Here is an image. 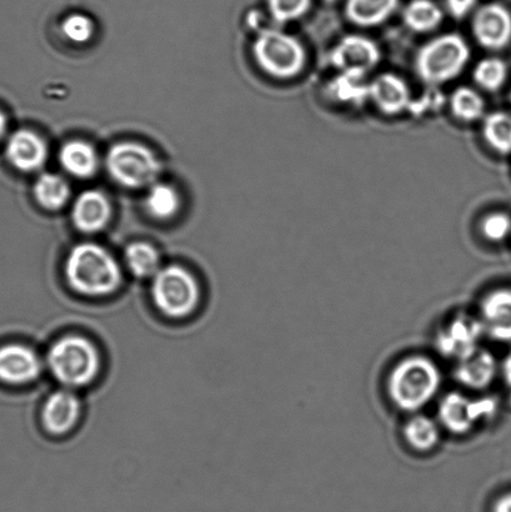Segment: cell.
Returning <instances> with one entry per match:
<instances>
[{
  "label": "cell",
  "mask_w": 511,
  "mask_h": 512,
  "mask_svg": "<svg viewBox=\"0 0 511 512\" xmlns=\"http://www.w3.org/2000/svg\"><path fill=\"white\" fill-rule=\"evenodd\" d=\"M70 288L87 298H107L122 286V268L107 249L94 243L75 245L64 265Z\"/></svg>",
  "instance_id": "1"
},
{
  "label": "cell",
  "mask_w": 511,
  "mask_h": 512,
  "mask_svg": "<svg viewBox=\"0 0 511 512\" xmlns=\"http://www.w3.org/2000/svg\"><path fill=\"white\" fill-rule=\"evenodd\" d=\"M49 373L63 388L77 390L97 380L102 371V354L85 336L70 334L55 340L45 358Z\"/></svg>",
  "instance_id": "2"
},
{
  "label": "cell",
  "mask_w": 511,
  "mask_h": 512,
  "mask_svg": "<svg viewBox=\"0 0 511 512\" xmlns=\"http://www.w3.org/2000/svg\"><path fill=\"white\" fill-rule=\"evenodd\" d=\"M442 374L427 356L413 355L394 366L388 379V393L393 404L405 413H415L438 394Z\"/></svg>",
  "instance_id": "3"
},
{
  "label": "cell",
  "mask_w": 511,
  "mask_h": 512,
  "mask_svg": "<svg viewBox=\"0 0 511 512\" xmlns=\"http://www.w3.org/2000/svg\"><path fill=\"white\" fill-rule=\"evenodd\" d=\"M153 304L167 318H188L199 308L202 289L192 271L180 265L164 266L152 279Z\"/></svg>",
  "instance_id": "4"
},
{
  "label": "cell",
  "mask_w": 511,
  "mask_h": 512,
  "mask_svg": "<svg viewBox=\"0 0 511 512\" xmlns=\"http://www.w3.org/2000/svg\"><path fill=\"white\" fill-rule=\"evenodd\" d=\"M472 52L467 40L459 34H443L418 50L415 70L429 85L450 82L467 68Z\"/></svg>",
  "instance_id": "5"
},
{
  "label": "cell",
  "mask_w": 511,
  "mask_h": 512,
  "mask_svg": "<svg viewBox=\"0 0 511 512\" xmlns=\"http://www.w3.org/2000/svg\"><path fill=\"white\" fill-rule=\"evenodd\" d=\"M258 67L269 77L292 79L303 72L307 52L293 35L278 29H264L253 44Z\"/></svg>",
  "instance_id": "6"
},
{
  "label": "cell",
  "mask_w": 511,
  "mask_h": 512,
  "mask_svg": "<svg viewBox=\"0 0 511 512\" xmlns=\"http://www.w3.org/2000/svg\"><path fill=\"white\" fill-rule=\"evenodd\" d=\"M105 164L110 177L130 189L153 185L162 169L152 150L135 142L114 144L109 149Z\"/></svg>",
  "instance_id": "7"
},
{
  "label": "cell",
  "mask_w": 511,
  "mask_h": 512,
  "mask_svg": "<svg viewBox=\"0 0 511 512\" xmlns=\"http://www.w3.org/2000/svg\"><path fill=\"white\" fill-rule=\"evenodd\" d=\"M498 411L497 400L493 398L470 399L459 393H450L439 406L440 423L450 433H470L480 421L492 419Z\"/></svg>",
  "instance_id": "8"
},
{
  "label": "cell",
  "mask_w": 511,
  "mask_h": 512,
  "mask_svg": "<svg viewBox=\"0 0 511 512\" xmlns=\"http://www.w3.org/2000/svg\"><path fill=\"white\" fill-rule=\"evenodd\" d=\"M484 333L482 321L467 314H459L438 331L435 345L445 358L460 361L479 349V341Z\"/></svg>",
  "instance_id": "9"
},
{
  "label": "cell",
  "mask_w": 511,
  "mask_h": 512,
  "mask_svg": "<svg viewBox=\"0 0 511 512\" xmlns=\"http://www.w3.org/2000/svg\"><path fill=\"white\" fill-rule=\"evenodd\" d=\"M45 361L30 346L22 343L0 345V384L27 386L42 375Z\"/></svg>",
  "instance_id": "10"
},
{
  "label": "cell",
  "mask_w": 511,
  "mask_h": 512,
  "mask_svg": "<svg viewBox=\"0 0 511 512\" xmlns=\"http://www.w3.org/2000/svg\"><path fill=\"white\" fill-rule=\"evenodd\" d=\"M382 53L373 39L350 34L339 40L330 53V62L339 72L367 75L380 62Z\"/></svg>",
  "instance_id": "11"
},
{
  "label": "cell",
  "mask_w": 511,
  "mask_h": 512,
  "mask_svg": "<svg viewBox=\"0 0 511 512\" xmlns=\"http://www.w3.org/2000/svg\"><path fill=\"white\" fill-rule=\"evenodd\" d=\"M472 29L483 48L502 50L511 42V13L497 3L483 5L474 13Z\"/></svg>",
  "instance_id": "12"
},
{
  "label": "cell",
  "mask_w": 511,
  "mask_h": 512,
  "mask_svg": "<svg viewBox=\"0 0 511 512\" xmlns=\"http://www.w3.org/2000/svg\"><path fill=\"white\" fill-rule=\"evenodd\" d=\"M83 403L75 390L63 388L48 396L42 408V424L52 435L70 433L79 424Z\"/></svg>",
  "instance_id": "13"
},
{
  "label": "cell",
  "mask_w": 511,
  "mask_h": 512,
  "mask_svg": "<svg viewBox=\"0 0 511 512\" xmlns=\"http://www.w3.org/2000/svg\"><path fill=\"white\" fill-rule=\"evenodd\" d=\"M5 155L15 169L32 173L47 162L48 147L37 133L22 129L9 138Z\"/></svg>",
  "instance_id": "14"
},
{
  "label": "cell",
  "mask_w": 511,
  "mask_h": 512,
  "mask_svg": "<svg viewBox=\"0 0 511 512\" xmlns=\"http://www.w3.org/2000/svg\"><path fill=\"white\" fill-rule=\"evenodd\" d=\"M369 100L385 115L402 114L413 102L407 82L393 73L380 74L369 83Z\"/></svg>",
  "instance_id": "15"
},
{
  "label": "cell",
  "mask_w": 511,
  "mask_h": 512,
  "mask_svg": "<svg viewBox=\"0 0 511 512\" xmlns=\"http://www.w3.org/2000/svg\"><path fill=\"white\" fill-rule=\"evenodd\" d=\"M110 217H112V207L102 192L88 190L75 199L72 220L79 232L98 233L107 227Z\"/></svg>",
  "instance_id": "16"
},
{
  "label": "cell",
  "mask_w": 511,
  "mask_h": 512,
  "mask_svg": "<svg viewBox=\"0 0 511 512\" xmlns=\"http://www.w3.org/2000/svg\"><path fill=\"white\" fill-rule=\"evenodd\" d=\"M480 314L485 333L500 343H511V290H495L485 296Z\"/></svg>",
  "instance_id": "17"
},
{
  "label": "cell",
  "mask_w": 511,
  "mask_h": 512,
  "mask_svg": "<svg viewBox=\"0 0 511 512\" xmlns=\"http://www.w3.org/2000/svg\"><path fill=\"white\" fill-rule=\"evenodd\" d=\"M498 373V364L487 350L478 349L467 359L460 360L455 369L458 383L473 390L487 389Z\"/></svg>",
  "instance_id": "18"
},
{
  "label": "cell",
  "mask_w": 511,
  "mask_h": 512,
  "mask_svg": "<svg viewBox=\"0 0 511 512\" xmlns=\"http://www.w3.org/2000/svg\"><path fill=\"white\" fill-rule=\"evenodd\" d=\"M59 162L65 172L80 179L94 177L99 168L97 150L84 140H70L65 143L60 149Z\"/></svg>",
  "instance_id": "19"
},
{
  "label": "cell",
  "mask_w": 511,
  "mask_h": 512,
  "mask_svg": "<svg viewBox=\"0 0 511 512\" xmlns=\"http://www.w3.org/2000/svg\"><path fill=\"white\" fill-rule=\"evenodd\" d=\"M398 4L399 0H347L345 15L358 27H378L392 17Z\"/></svg>",
  "instance_id": "20"
},
{
  "label": "cell",
  "mask_w": 511,
  "mask_h": 512,
  "mask_svg": "<svg viewBox=\"0 0 511 512\" xmlns=\"http://www.w3.org/2000/svg\"><path fill=\"white\" fill-rule=\"evenodd\" d=\"M33 193L40 207L49 212H57L64 208L70 199V187L67 180L52 173L40 175L34 184Z\"/></svg>",
  "instance_id": "21"
},
{
  "label": "cell",
  "mask_w": 511,
  "mask_h": 512,
  "mask_svg": "<svg viewBox=\"0 0 511 512\" xmlns=\"http://www.w3.org/2000/svg\"><path fill=\"white\" fill-rule=\"evenodd\" d=\"M328 93L334 102L360 105L369 100V83L364 74L340 72L329 83Z\"/></svg>",
  "instance_id": "22"
},
{
  "label": "cell",
  "mask_w": 511,
  "mask_h": 512,
  "mask_svg": "<svg viewBox=\"0 0 511 512\" xmlns=\"http://www.w3.org/2000/svg\"><path fill=\"white\" fill-rule=\"evenodd\" d=\"M443 10L433 0H413L403 12L404 24L415 33H430L443 22Z\"/></svg>",
  "instance_id": "23"
},
{
  "label": "cell",
  "mask_w": 511,
  "mask_h": 512,
  "mask_svg": "<svg viewBox=\"0 0 511 512\" xmlns=\"http://www.w3.org/2000/svg\"><path fill=\"white\" fill-rule=\"evenodd\" d=\"M125 265L135 278H154L162 266L158 250L145 242H135L128 245L124 253Z\"/></svg>",
  "instance_id": "24"
},
{
  "label": "cell",
  "mask_w": 511,
  "mask_h": 512,
  "mask_svg": "<svg viewBox=\"0 0 511 512\" xmlns=\"http://www.w3.org/2000/svg\"><path fill=\"white\" fill-rule=\"evenodd\" d=\"M145 209L150 217L158 220H169L175 217L180 209V197L172 185L154 183L150 185L145 197Z\"/></svg>",
  "instance_id": "25"
},
{
  "label": "cell",
  "mask_w": 511,
  "mask_h": 512,
  "mask_svg": "<svg viewBox=\"0 0 511 512\" xmlns=\"http://www.w3.org/2000/svg\"><path fill=\"white\" fill-rule=\"evenodd\" d=\"M449 103L454 117L460 122L474 123L484 119L485 102L478 90L459 87L450 95Z\"/></svg>",
  "instance_id": "26"
},
{
  "label": "cell",
  "mask_w": 511,
  "mask_h": 512,
  "mask_svg": "<svg viewBox=\"0 0 511 512\" xmlns=\"http://www.w3.org/2000/svg\"><path fill=\"white\" fill-rule=\"evenodd\" d=\"M483 137L499 154H511V114L494 112L483 119Z\"/></svg>",
  "instance_id": "27"
},
{
  "label": "cell",
  "mask_w": 511,
  "mask_h": 512,
  "mask_svg": "<svg viewBox=\"0 0 511 512\" xmlns=\"http://www.w3.org/2000/svg\"><path fill=\"white\" fill-rule=\"evenodd\" d=\"M404 438L414 450L428 453L439 444V428L428 416H414L405 425Z\"/></svg>",
  "instance_id": "28"
},
{
  "label": "cell",
  "mask_w": 511,
  "mask_h": 512,
  "mask_svg": "<svg viewBox=\"0 0 511 512\" xmlns=\"http://www.w3.org/2000/svg\"><path fill=\"white\" fill-rule=\"evenodd\" d=\"M508 64L497 57L484 58L475 65L473 70L474 82L487 92H497L507 82Z\"/></svg>",
  "instance_id": "29"
},
{
  "label": "cell",
  "mask_w": 511,
  "mask_h": 512,
  "mask_svg": "<svg viewBox=\"0 0 511 512\" xmlns=\"http://www.w3.org/2000/svg\"><path fill=\"white\" fill-rule=\"evenodd\" d=\"M312 0H268L270 15L279 24L294 22L304 17Z\"/></svg>",
  "instance_id": "30"
},
{
  "label": "cell",
  "mask_w": 511,
  "mask_h": 512,
  "mask_svg": "<svg viewBox=\"0 0 511 512\" xmlns=\"http://www.w3.org/2000/svg\"><path fill=\"white\" fill-rule=\"evenodd\" d=\"M62 32L70 42L85 44L93 38L95 25L93 20L87 17V15L74 13L64 19Z\"/></svg>",
  "instance_id": "31"
},
{
  "label": "cell",
  "mask_w": 511,
  "mask_h": 512,
  "mask_svg": "<svg viewBox=\"0 0 511 512\" xmlns=\"http://www.w3.org/2000/svg\"><path fill=\"white\" fill-rule=\"evenodd\" d=\"M482 233L489 242H503L511 234V218L500 212L488 214L482 222Z\"/></svg>",
  "instance_id": "32"
},
{
  "label": "cell",
  "mask_w": 511,
  "mask_h": 512,
  "mask_svg": "<svg viewBox=\"0 0 511 512\" xmlns=\"http://www.w3.org/2000/svg\"><path fill=\"white\" fill-rule=\"evenodd\" d=\"M443 102L444 99L442 95L434 92V90H430L429 93L424 94V97L420 102L413 100L412 104H410L409 110L415 114L423 115L424 113L439 109V107H442Z\"/></svg>",
  "instance_id": "33"
},
{
  "label": "cell",
  "mask_w": 511,
  "mask_h": 512,
  "mask_svg": "<svg viewBox=\"0 0 511 512\" xmlns=\"http://www.w3.org/2000/svg\"><path fill=\"white\" fill-rule=\"evenodd\" d=\"M478 0H445V7L454 19L467 18L474 12Z\"/></svg>",
  "instance_id": "34"
},
{
  "label": "cell",
  "mask_w": 511,
  "mask_h": 512,
  "mask_svg": "<svg viewBox=\"0 0 511 512\" xmlns=\"http://www.w3.org/2000/svg\"><path fill=\"white\" fill-rule=\"evenodd\" d=\"M494 512H511V493L502 496L494 505Z\"/></svg>",
  "instance_id": "35"
},
{
  "label": "cell",
  "mask_w": 511,
  "mask_h": 512,
  "mask_svg": "<svg viewBox=\"0 0 511 512\" xmlns=\"http://www.w3.org/2000/svg\"><path fill=\"white\" fill-rule=\"evenodd\" d=\"M503 375L505 383L511 388V353L505 358L503 363Z\"/></svg>",
  "instance_id": "36"
},
{
  "label": "cell",
  "mask_w": 511,
  "mask_h": 512,
  "mask_svg": "<svg viewBox=\"0 0 511 512\" xmlns=\"http://www.w3.org/2000/svg\"><path fill=\"white\" fill-rule=\"evenodd\" d=\"M5 132H7V118L0 112V139L4 137Z\"/></svg>",
  "instance_id": "37"
}]
</instances>
